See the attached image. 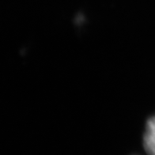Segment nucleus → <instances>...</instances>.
I'll return each instance as SVG.
<instances>
[{
    "instance_id": "f257e3e1",
    "label": "nucleus",
    "mask_w": 155,
    "mask_h": 155,
    "mask_svg": "<svg viewBox=\"0 0 155 155\" xmlns=\"http://www.w3.org/2000/svg\"><path fill=\"white\" fill-rule=\"evenodd\" d=\"M143 147L148 155H155V116L149 119L147 123Z\"/></svg>"
}]
</instances>
